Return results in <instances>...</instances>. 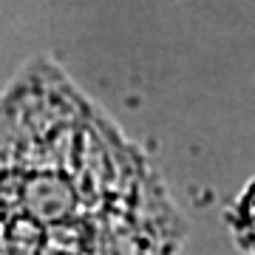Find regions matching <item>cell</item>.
<instances>
[{"label": "cell", "mask_w": 255, "mask_h": 255, "mask_svg": "<svg viewBox=\"0 0 255 255\" xmlns=\"http://www.w3.org/2000/svg\"><path fill=\"white\" fill-rule=\"evenodd\" d=\"M179 221L145 159L31 77L0 102V255H170Z\"/></svg>", "instance_id": "1"}]
</instances>
